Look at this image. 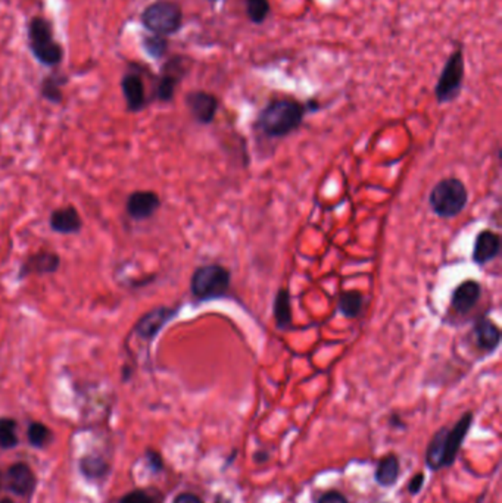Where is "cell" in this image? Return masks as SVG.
Listing matches in <instances>:
<instances>
[{
  "label": "cell",
  "mask_w": 502,
  "mask_h": 503,
  "mask_svg": "<svg viewBox=\"0 0 502 503\" xmlns=\"http://www.w3.org/2000/svg\"><path fill=\"white\" fill-rule=\"evenodd\" d=\"M231 274L220 263H206L195 270L190 280V293L199 302L224 298L230 290Z\"/></svg>",
  "instance_id": "277c9868"
},
{
  "label": "cell",
  "mask_w": 502,
  "mask_h": 503,
  "mask_svg": "<svg viewBox=\"0 0 502 503\" xmlns=\"http://www.w3.org/2000/svg\"><path fill=\"white\" fill-rule=\"evenodd\" d=\"M8 486L18 496H30L36 489V475L27 464H15L8 471Z\"/></svg>",
  "instance_id": "ac0fdd59"
},
{
  "label": "cell",
  "mask_w": 502,
  "mask_h": 503,
  "mask_svg": "<svg viewBox=\"0 0 502 503\" xmlns=\"http://www.w3.org/2000/svg\"><path fill=\"white\" fill-rule=\"evenodd\" d=\"M0 503H14V502H12L11 499H8V497H6V499H2V502H0Z\"/></svg>",
  "instance_id": "836d02e7"
},
{
  "label": "cell",
  "mask_w": 502,
  "mask_h": 503,
  "mask_svg": "<svg viewBox=\"0 0 502 503\" xmlns=\"http://www.w3.org/2000/svg\"><path fill=\"white\" fill-rule=\"evenodd\" d=\"M473 340L476 347L485 352L493 353L501 343V330L489 318H479L473 325Z\"/></svg>",
  "instance_id": "9a60e30c"
},
{
  "label": "cell",
  "mask_w": 502,
  "mask_h": 503,
  "mask_svg": "<svg viewBox=\"0 0 502 503\" xmlns=\"http://www.w3.org/2000/svg\"><path fill=\"white\" fill-rule=\"evenodd\" d=\"M29 46L36 61L44 66H58L64 59L62 46L54 37L52 22L41 16H34L27 27Z\"/></svg>",
  "instance_id": "3957f363"
},
{
  "label": "cell",
  "mask_w": 502,
  "mask_h": 503,
  "mask_svg": "<svg viewBox=\"0 0 502 503\" xmlns=\"http://www.w3.org/2000/svg\"><path fill=\"white\" fill-rule=\"evenodd\" d=\"M179 314V308L173 306H158L154 308L149 313L139 318L134 324L131 334H136L139 339L152 342L156 335L162 331V328L169 324Z\"/></svg>",
  "instance_id": "52a82bcc"
},
{
  "label": "cell",
  "mask_w": 502,
  "mask_h": 503,
  "mask_svg": "<svg viewBox=\"0 0 502 503\" xmlns=\"http://www.w3.org/2000/svg\"><path fill=\"white\" fill-rule=\"evenodd\" d=\"M81 471L86 474L89 478H101L102 475L106 474L108 467L101 458H83L81 461Z\"/></svg>",
  "instance_id": "4316f807"
},
{
  "label": "cell",
  "mask_w": 502,
  "mask_h": 503,
  "mask_svg": "<svg viewBox=\"0 0 502 503\" xmlns=\"http://www.w3.org/2000/svg\"><path fill=\"white\" fill-rule=\"evenodd\" d=\"M246 12L253 24H262L270 14L268 0H246Z\"/></svg>",
  "instance_id": "484cf974"
},
{
  "label": "cell",
  "mask_w": 502,
  "mask_h": 503,
  "mask_svg": "<svg viewBox=\"0 0 502 503\" xmlns=\"http://www.w3.org/2000/svg\"><path fill=\"white\" fill-rule=\"evenodd\" d=\"M464 78V58L458 49L452 52L438 80L435 94L439 103H448L457 98Z\"/></svg>",
  "instance_id": "8992f818"
},
{
  "label": "cell",
  "mask_w": 502,
  "mask_h": 503,
  "mask_svg": "<svg viewBox=\"0 0 502 503\" xmlns=\"http://www.w3.org/2000/svg\"><path fill=\"white\" fill-rule=\"evenodd\" d=\"M501 253V237L492 230H483L476 235L471 259L476 265L483 267Z\"/></svg>",
  "instance_id": "4fadbf2b"
},
{
  "label": "cell",
  "mask_w": 502,
  "mask_h": 503,
  "mask_svg": "<svg viewBox=\"0 0 502 503\" xmlns=\"http://www.w3.org/2000/svg\"><path fill=\"white\" fill-rule=\"evenodd\" d=\"M305 106L292 99L268 103L256 119V130L268 138H281L296 131L303 121Z\"/></svg>",
  "instance_id": "6da1fadb"
},
{
  "label": "cell",
  "mask_w": 502,
  "mask_h": 503,
  "mask_svg": "<svg viewBox=\"0 0 502 503\" xmlns=\"http://www.w3.org/2000/svg\"><path fill=\"white\" fill-rule=\"evenodd\" d=\"M253 461L258 462V464H262V462H266L268 461V453L266 450H259L253 454Z\"/></svg>",
  "instance_id": "d6a6232c"
},
{
  "label": "cell",
  "mask_w": 502,
  "mask_h": 503,
  "mask_svg": "<svg viewBox=\"0 0 502 503\" xmlns=\"http://www.w3.org/2000/svg\"><path fill=\"white\" fill-rule=\"evenodd\" d=\"M68 83V77L59 73L49 74L43 78L41 86H40V94L41 98L46 99L47 102L59 105L62 103L64 94H62V87Z\"/></svg>",
  "instance_id": "7402d4cb"
},
{
  "label": "cell",
  "mask_w": 502,
  "mask_h": 503,
  "mask_svg": "<svg viewBox=\"0 0 502 503\" xmlns=\"http://www.w3.org/2000/svg\"><path fill=\"white\" fill-rule=\"evenodd\" d=\"M161 198L152 190H136L129 195L126 202L127 215L134 221H145L158 212Z\"/></svg>",
  "instance_id": "9c48e42d"
},
{
  "label": "cell",
  "mask_w": 502,
  "mask_h": 503,
  "mask_svg": "<svg viewBox=\"0 0 502 503\" xmlns=\"http://www.w3.org/2000/svg\"><path fill=\"white\" fill-rule=\"evenodd\" d=\"M364 308V296L358 290H346L338 296L339 314L348 320H355L361 315Z\"/></svg>",
  "instance_id": "44dd1931"
},
{
  "label": "cell",
  "mask_w": 502,
  "mask_h": 503,
  "mask_svg": "<svg viewBox=\"0 0 502 503\" xmlns=\"http://www.w3.org/2000/svg\"><path fill=\"white\" fill-rule=\"evenodd\" d=\"M173 503H204V500L194 493H180L174 497Z\"/></svg>",
  "instance_id": "4dcf8cb0"
},
{
  "label": "cell",
  "mask_w": 502,
  "mask_h": 503,
  "mask_svg": "<svg viewBox=\"0 0 502 503\" xmlns=\"http://www.w3.org/2000/svg\"><path fill=\"white\" fill-rule=\"evenodd\" d=\"M186 105L199 124H211L219 111V99L206 91H192L186 96Z\"/></svg>",
  "instance_id": "8fae6325"
},
{
  "label": "cell",
  "mask_w": 502,
  "mask_h": 503,
  "mask_svg": "<svg viewBox=\"0 0 502 503\" xmlns=\"http://www.w3.org/2000/svg\"><path fill=\"white\" fill-rule=\"evenodd\" d=\"M473 412H464L463 417L453 424L452 428L442 427V440H443V468H449L457 461L460 449L468 435L470 427L473 424Z\"/></svg>",
  "instance_id": "ba28073f"
},
{
  "label": "cell",
  "mask_w": 502,
  "mask_h": 503,
  "mask_svg": "<svg viewBox=\"0 0 502 503\" xmlns=\"http://www.w3.org/2000/svg\"><path fill=\"white\" fill-rule=\"evenodd\" d=\"M29 440L34 447H44L52 440V431L41 422H33L29 427Z\"/></svg>",
  "instance_id": "d4e9b609"
},
{
  "label": "cell",
  "mask_w": 502,
  "mask_h": 503,
  "mask_svg": "<svg viewBox=\"0 0 502 503\" xmlns=\"http://www.w3.org/2000/svg\"><path fill=\"white\" fill-rule=\"evenodd\" d=\"M49 227L54 233L69 235L77 234L83 228V220L76 206L68 205L65 208L55 209L49 217Z\"/></svg>",
  "instance_id": "2e32d148"
},
{
  "label": "cell",
  "mask_w": 502,
  "mask_h": 503,
  "mask_svg": "<svg viewBox=\"0 0 502 503\" xmlns=\"http://www.w3.org/2000/svg\"><path fill=\"white\" fill-rule=\"evenodd\" d=\"M61 268V256L52 250H40L30 255L22 262L18 271V278L30 275H51Z\"/></svg>",
  "instance_id": "30bf717a"
},
{
  "label": "cell",
  "mask_w": 502,
  "mask_h": 503,
  "mask_svg": "<svg viewBox=\"0 0 502 503\" xmlns=\"http://www.w3.org/2000/svg\"><path fill=\"white\" fill-rule=\"evenodd\" d=\"M483 497H485V494H483V496H482V497H481V500H479V502H477V503H482V500H483Z\"/></svg>",
  "instance_id": "e575fe53"
},
{
  "label": "cell",
  "mask_w": 502,
  "mask_h": 503,
  "mask_svg": "<svg viewBox=\"0 0 502 503\" xmlns=\"http://www.w3.org/2000/svg\"><path fill=\"white\" fill-rule=\"evenodd\" d=\"M424 480H426L424 472H417V474L411 478V482H410V484H408V492H410L413 496L418 494V493L421 492L423 486H424Z\"/></svg>",
  "instance_id": "f546056e"
},
{
  "label": "cell",
  "mask_w": 502,
  "mask_h": 503,
  "mask_svg": "<svg viewBox=\"0 0 502 503\" xmlns=\"http://www.w3.org/2000/svg\"><path fill=\"white\" fill-rule=\"evenodd\" d=\"M273 315L278 330L286 331L292 325V305L288 289L277 290L273 302Z\"/></svg>",
  "instance_id": "ffe728a7"
},
{
  "label": "cell",
  "mask_w": 502,
  "mask_h": 503,
  "mask_svg": "<svg viewBox=\"0 0 502 503\" xmlns=\"http://www.w3.org/2000/svg\"><path fill=\"white\" fill-rule=\"evenodd\" d=\"M468 203V190L466 184L456 178L448 177L441 180L428 195V205L441 218H456L466 209Z\"/></svg>",
  "instance_id": "7a4b0ae2"
},
{
  "label": "cell",
  "mask_w": 502,
  "mask_h": 503,
  "mask_svg": "<svg viewBox=\"0 0 502 503\" xmlns=\"http://www.w3.org/2000/svg\"><path fill=\"white\" fill-rule=\"evenodd\" d=\"M317 503H349V500H348L341 492L330 490V492L324 493V494L317 500Z\"/></svg>",
  "instance_id": "f1b7e54d"
},
{
  "label": "cell",
  "mask_w": 502,
  "mask_h": 503,
  "mask_svg": "<svg viewBox=\"0 0 502 503\" xmlns=\"http://www.w3.org/2000/svg\"><path fill=\"white\" fill-rule=\"evenodd\" d=\"M141 26L149 33L158 36H173L183 26V12L181 8L174 2H155L143 11Z\"/></svg>",
  "instance_id": "5b68a950"
},
{
  "label": "cell",
  "mask_w": 502,
  "mask_h": 503,
  "mask_svg": "<svg viewBox=\"0 0 502 503\" xmlns=\"http://www.w3.org/2000/svg\"><path fill=\"white\" fill-rule=\"evenodd\" d=\"M119 503H158L154 496H151L145 490H134L126 494Z\"/></svg>",
  "instance_id": "83f0119b"
},
{
  "label": "cell",
  "mask_w": 502,
  "mask_h": 503,
  "mask_svg": "<svg viewBox=\"0 0 502 503\" xmlns=\"http://www.w3.org/2000/svg\"><path fill=\"white\" fill-rule=\"evenodd\" d=\"M181 58H174L169 63L164 66L162 76L156 84L155 96L156 99L161 102H171L174 94H176V87L180 83L183 77V65H181Z\"/></svg>",
  "instance_id": "5bb4252c"
},
{
  "label": "cell",
  "mask_w": 502,
  "mask_h": 503,
  "mask_svg": "<svg viewBox=\"0 0 502 503\" xmlns=\"http://www.w3.org/2000/svg\"><path fill=\"white\" fill-rule=\"evenodd\" d=\"M18 444L16 421L12 418H0V449H12Z\"/></svg>",
  "instance_id": "cb8c5ba5"
},
{
  "label": "cell",
  "mask_w": 502,
  "mask_h": 503,
  "mask_svg": "<svg viewBox=\"0 0 502 503\" xmlns=\"http://www.w3.org/2000/svg\"><path fill=\"white\" fill-rule=\"evenodd\" d=\"M482 296V285L474 280L460 283L451 295V308L460 315L468 314L476 308Z\"/></svg>",
  "instance_id": "7c38bea8"
},
{
  "label": "cell",
  "mask_w": 502,
  "mask_h": 503,
  "mask_svg": "<svg viewBox=\"0 0 502 503\" xmlns=\"http://www.w3.org/2000/svg\"><path fill=\"white\" fill-rule=\"evenodd\" d=\"M399 472H401L399 458L396 457V454L391 453L378 461L376 472H374V478H376L378 486L392 487L398 482Z\"/></svg>",
  "instance_id": "d6986e66"
},
{
  "label": "cell",
  "mask_w": 502,
  "mask_h": 503,
  "mask_svg": "<svg viewBox=\"0 0 502 503\" xmlns=\"http://www.w3.org/2000/svg\"><path fill=\"white\" fill-rule=\"evenodd\" d=\"M141 47L152 59H161L165 56L166 51H169V40H166V37L158 34L145 36L141 40Z\"/></svg>",
  "instance_id": "603a6c76"
},
{
  "label": "cell",
  "mask_w": 502,
  "mask_h": 503,
  "mask_svg": "<svg viewBox=\"0 0 502 503\" xmlns=\"http://www.w3.org/2000/svg\"><path fill=\"white\" fill-rule=\"evenodd\" d=\"M146 457H148V461L151 462L154 471L162 469V465H164V464H162V458L159 457V453H156V452H154V450H148Z\"/></svg>",
  "instance_id": "1f68e13d"
},
{
  "label": "cell",
  "mask_w": 502,
  "mask_h": 503,
  "mask_svg": "<svg viewBox=\"0 0 502 503\" xmlns=\"http://www.w3.org/2000/svg\"><path fill=\"white\" fill-rule=\"evenodd\" d=\"M121 90L127 103L129 112L137 113L146 108V93L145 84L137 73H127L121 78Z\"/></svg>",
  "instance_id": "e0dca14e"
}]
</instances>
